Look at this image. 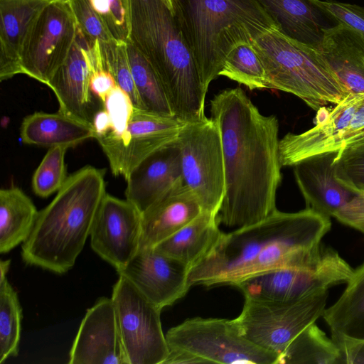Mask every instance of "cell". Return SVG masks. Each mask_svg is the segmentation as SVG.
<instances>
[{
    "instance_id": "obj_1",
    "label": "cell",
    "mask_w": 364,
    "mask_h": 364,
    "mask_svg": "<svg viewBox=\"0 0 364 364\" xmlns=\"http://www.w3.org/2000/svg\"><path fill=\"white\" fill-rule=\"evenodd\" d=\"M210 114L220 132L225 166L218 222L237 228L257 223L277 209L282 181L277 117L262 114L239 87L215 95Z\"/></svg>"
},
{
    "instance_id": "obj_2",
    "label": "cell",
    "mask_w": 364,
    "mask_h": 364,
    "mask_svg": "<svg viewBox=\"0 0 364 364\" xmlns=\"http://www.w3.org/2000/svg\"><path fill=\"white\" fill-rule=\"evenodd\" d=\"M331 222L311 208L276 209L251 225L222 232L211 250L190 268V286L234 285L252 275L302 262L321 243Z\"/></svg>"
},
{
    "instance_id": "obj_3",
    "label": "cell",
    "mask_w": 364,
    "mask_h": 364,
    "mask_svg": "<svg viewBox=\"0 0 364 364\" xmlns=\"http://www.w3.org/2000/svg\"><path fill=\"white\" fill-rule=\"evenodd\" d=\"M104 175L87 166L67 177L22 245L25 263L59 274L74 266L107 193Z\"/></svg>"
},
{
    "instance_id": "obj_4",
    "label": "cell",
    "mask_w": 364,
    "mask_h": 364,
    "mask_svg": "<svg viewBox=\"0 0 364 364\" xmlns=\"http://www.w3.org/2000/svg\"><path fill=\"white\" fill-rule=\"evenodd\" d=\"M129 41L156 72L173 115L185 122L204 117L207 90L178 22L163 0H131Z\"/></svg>"
},
{
    "instance_id": "obj_5",
    "label": "cell",
    "mask_w": 364,
    "mask_h": 364,
    "mask_svg": "<svg viewBox=\"0 0 364 364\" xmlns=\"http://www.w3.org/2000/svg\"><path fill=\"white\" fill-rule=\"evenodd\" d=\"M173 14L207 91L232 46L277 28L256 0H175Z\"/></svg>"
},
{
    "instance_id": "obj_6",
    "label": "cell",
    "mask_w": 364,
    "mask_h": 364,
    "mask_svg": "<svg viewBox=\"0 0 364 364\" xmlns=\"http://www.w3.org/2000/svg\"><path fill=\"white\" fill-rule=\"evenodd\" d=\"M266 71L268 88L292 94L317 111L336 105L349 92L317 50L274 28L252 41Z\"/></svg>"
},
{
    "instance_id": "obj_7",
    "label": "cell",
    "mask_w": 364,
    "mask_h": 364,
    "mask_svg": "<svg viewBox=\"0 0 364 364\" xmlns=\"http://www.w3.org/2000/svg\"><path fill=\"white\" fill-rule=\"evenodd\" d=\"M282 166H293L305 159L334 154V163L364 151V92L348 93L323 121L299 133H288L279 140Z\"/></svg>"
},
{
    "instance_id": "obj_8",
    "label": "cell",
    "mask_w": 364,
    "mask_h": 364,
    "mask_svg": "<svg viewBox=\"0 0 364 364\" xmlns=\"http://www.w3.org/2000/svg\"><path fill=\"white\" fill-rule=\"evenodd\" d=\"M165 336L168 349L187 351L205 363L276 364L279 357L250 341L235 318H189Z\"/></svg>"
},
{
    "instance_id": "obj_9",
    "label": "cell",
    "mask_w": 364,
    "mask_h": 364,
    "mask_svg": "<svg viewBox=\"0 0 364 364\" xmlns=\"http://www.w3.org/2000/svg\"><path fill=\"white\" fill-rule=\"evenodd\" d=\"M178 144L184 183L203 211L218 215L225 194V166L221 134L217 123L205 116L185 122Z\"/></svg>"
},
{
    "instance_id": "obj_10",
    "label": "cell",
    "mask_w": 364,
    "mask_h": 364,
    "mask_svg": "<svg viewBox=\"0 0 364 364\" xmlns=\"http://www.w3.org/2000/svg\"><path fill=\"white\" fill-rule=\"evenodd\" d=\"M327 298L328 291L285 301L245 299L235 320L250 341L279 355L300 332L322 316Z\"/></svg>"
},
{
    "instance_id": "obj_11",
    "label": "cell",
    "mask_w": 364,
    "mask_h": 364,
    "mask_svg": "<svg viewBox=\"0 0 364 364\" xmlns=\"http://www.w3.org/2000/svg\"><path fill=\"white\" fill-rule=\"evenodd\" d=\"M111 298L129 364H163L169 349L161 310L123 276L114 285Z\"/></svg>"
},
{
    "instance_id": "obj_12",
    "label": "cell",
    "mask_w": 364,
    "mask_h": 364,
    "mask_svg": "<svg viewBox=\"0 0 364 364\" xmlns=\"http://www.w3.org/2000/svg\"><path fill=\"white\" fill-rule=\"evenodd\" d=\"M185 122L172 115H162L134 108L125 129L120 133L97 135L114 176L125 179L144 159L177 140Z\"/></svg>"
},
{
    "instance_id": "obj_13",
    "label": "cell",
    "mask_w": 364,
    "mask_h": 364,
    "mask_svg": "<svg viewBox=\"0 0 364 364\" xmlns=\"http://www.w3.org/2000/svg\"><path fill=\"white\" fill-rule=\"evenodd\" d=\"M77 23L69 0L46 7L21 51L22 74L46 85L66 60L75 41Z\"/></svg>"
},
{
    "instance_id": "obj_14",
    "label": "cell",
    "mask_w": 364,
    "mask_h": 364,
    "mask_svg": "<svg viewBox=\"0 0 364 364\" xmlns=\"http://www.w3.org/2000/svg\"><path fill=\"white\" fill-rule=\"evenodd\" d=\"M141 237V213L127 199L106 193L90 233L94 252L118 271L137 253Z\"/></svg>"
},
{
    "instance_id": "obj_15",
    "label": "cell",
    "mask_w": 364,
    "mask_h": 364,
    "mask_svg": "<svg viewBox=\"0 0 364 364\" xmlns=\"http://www.w3.org/2000/svg\"><path fill=\"white\" fill-rule=\"evenodd\" d=\"M100 66L99 43L91 42L77 26L75 41L66 60L47 85L58 100V112L92 123L95 113L90 79Z\"/></svg>"
},
{
    "instance_id": "obj_16",
    "label": "cell",
    "mask_w": 364,
    "mask_h": 364,
    "mask_svg": "<svg viewBox=\"0 0 364 364\" xmlns=\"http://www.w3.org/2000/svg\"><path fill=\"white\" fill-rule=\"evenodd\" d=\"M190 268L154 247L139 248L122 269L117 271L130 281L154 305L162 310L183 297L191 287Z\"/></svg>"
},
{
    "instance_id": "obj_17",
    "label": "cell",
    "mask_w": 364,
    "mask_h": 364,
    "mask_svg": "<svg viewBox=\"0 0 364 364\" xmlns=\"http://www.w3.org/2000/svg\"><path fill=\"white\" fill-rule=\"evenodd\" d=\"M70 364H129L112 298L87 310L70 351Z\"/></svg>"
},
{
    "instance_id": "obj_18",
    "label": "cell",
    "mask_w": 364,
    "mask_h": 364,
    "mask_svg": "<svg viewBox=\"0 0 364 364\" xmlns=\"http://www.w3.org/2000/svg\"><path fill=\"white\" fill-rule=\"evenodd\" d=\"M126 181V199L144 213L183 181L177 140L148 156L132 171Z\"/></svg>"
},
{
    "instance_id": "obj_19",
    "label": "cell",
    "mask_w": 364,
    "mask_h": 364,
    "mask_svg": "<svg viewBox=\"0 0 364 364\" xmlns=\"http://www.w3.org/2000/svg\"><path fill=\"white\" fill-rule=\"evenodd\" d=\"M323 284L320 267L312 263L267 270L236 282L245 298L264 301H285L316 294Z\"/></svg>"
},
{
    "instance_id": "obj_20",
    "label": "cell",
    "mask_w": 364,
    "mask_h": 364,
    "mask_svg": "<svg viewBox=\"0 0 364 364\" xmlns=\"http://www.w3.org/2000/svg\"><path fill=\"white\" fill-rule=\"evenodd\" d=\"M334 156V154L317 156L292 166L306 208L329 218L355 195L339 180Z\"/></svg>"
},
{
    "instance_id": "obj_21",
    "label": "cell",
    "mask_w": 364,
    "mask_h": 364,
    "mask_svg": "<svg viewBox=\"0 0 364 364\" xmlns=\"http://www.w3.org/2000/svg\"><path fill=\"white\" fill-rule=\"evenodd\" d=\"M202 211L193 191L184 181L178 183L141 213L140 248L154 247Z\"/></svg>"
},
{
    "instance_id": "obj_22",
    "label": "cell",
    "mask_w": 364,
    "mask_h": 364,
    "mask_svg": "<svg viewBox=\"0 0 364 364\" xmlns=\"http://www.w3.org/2000/svg\"><path fill=\"white\" fill-rule=\"evenodd\" d=\"M58 0H0V80L22 74L23 45L39 15Z\"/></svg>"
},
{
    "instance_id": "obj_23",
    "label": "cell",
    "mask_w": 364,
    "mask_h": 364,
    "mask_svg": "<svg viewBox=\"0 0 364 364\" xmlns=\"http://www.w3.org/2000/svg\"><path fill=\"white\" fill-rule=\"evenodd\" d=\"M316 50L349 93L364 92V38L361 36L337 23L323 29Z\"/></svg>"
},
{
    "instance_id": "obj_24",
    "label": "cell",
    "mask_w": 364,
    "mask_h": 364,
    "mask_svg": "<svg viewBox=\"0 0 364 364\" xmlns=\"http://www.w3.org/2000/svg\"><path fill=\"white\" fill-rule=\"evenodd\" d=\"M23 143L43 147L67 149L94 138L92 124L62 114L36 112L26 116L21 126Z\"/></svg>"
},
{
    "instance_id": "obj_25",
    "label": "cell",
    "mask_w": 364,
    "mask_h": 364,
    "mask_svg": "<svg viewBox=\"0 0 364 364\" xmlns=\"http://www.w3.org/2000/svg\"><path fill=\"white\" fill-rule=\"evenodd\" d=\"M284 36L316 49L323 31L325 13L314 0H256Z\"/></svg>"
},
{
    "instance_id": "obj_26",
    "label": "cell",
    "mask_w": 364,
    "mask_h": 364,
    "mask_svg": "<svg viewBox=\"0 0 364 364\" xmlns=\"http://www.w3.org/2000/svg\"><path fill=\"white\" fill-rule=\"evenodd\" d=\"M218 225V215L202 211L154 248L191 268L205 256L219 240L223 232Z\"/></svg>"
},
{
    "instance_id": "obj_27",
    "label": "cell",
    "mask_w": 364,
    "mask_h": 364,
    "mask_svg": "<svg viewBox=\"0 0 364 364\" xmlns=\"http://www.w3.org/2000/svg\"><path fill=\"white\" fill-rule=\"evenodd\" d=\"M322 317L331 337L364 339V262L354 269L343 292Z\"/></svg>"
},
{
    "instance_id": "obj_28",
    "label": "cell",
    "mask_w": 364,
    "mask_h": 364,
    "mask_svg": "<svg viewBox=\"0 0 364 364\" xmlns=\"http://www.w3.org/2000/svg\"><path fill=\"white\" fill-rule=\"evenodd\" d=\"M38 211L17 187L0 191V253L10 252L30 236Z\"/></svg>"
},
{
    "instance_id": "obj_29",
    "label": "cell",
    "mask_w": 364,
    "mask_h": 364,
    "mask_svg": "<svg viewBox=\"0 0 364 364\" xmlns=\"http://www.w3.org/2000/svg\"><path fill=\"white\" fill-rule=\"evenodd\" d=\"M341 363L335 341L315 323L300 332L279 355L276 364Z\"/></svg>"
},
{
    "instance_id": "obj_30",
    "label": "cell",
    "mask_w": 364,
    "mask_h": 364,
    "mask_svg": "<svg viewBox=\"0 0 364 364\" xmlns=\"http://www.w3.org/2000/svg\"><path fill=\"white\" fill-rule=\"evenodd\" d=\"M127 48L134 83L143 109L173 116L163 85L151 63L129 41Z\"/></svg>"
},
{
    "instance_id": "obj_31",
    "label": "cell",
    "mask_w": 364,
    "mask_h": 364,
    "mask_svg": "<svg viewBox=\"0 0 364 364\" xmlns=\"http://www.w3.org/2000/svg\"><path fill=\"white\" fill-rule=\"evenodd\" d=\"M219 76H225L250 90L268 88L263 63L250 41L240 42L230 48Z\"/></svg>"
},
{
    "instance_id": "obj_32",
    "label": "cell",
    "mask_w": 364,
    "mask_h": 364,
    "mask_svg": "<svg viewBox=\"0 0 364 364\" xmlns=\"http://www.w3.org/2000/svg\"><path fill=\"white\" fill-rule=\"evenodd\" d=\"M22 309L6 277L0 279V363L18 353Z\"/></svg>"
},
{
    "instance_id": "obj_33",
    "label": "cell",
    "mask_w": 364,
    "mask_h": 364,
    "mask_svg": "<svg viewBox=\"0 0 364 364\" xmlns=\"http://www.w3.org/2000/svg\"><path fill=\"white\" fill-rule=\"evenodd\" d=\"M127 43H100L102 65L117 85L128 94L134 106L143 109L131 72Z\"/></svg>"
},
{
    "instance_id": "obj_34",
    "label": "cell",
    "mask_w": 364,
    "mask_h": 364,
    "mask_svg": "<svg viewBox=\"0 0 364 364\" xmlns=\"http://www.w3.org/2000/svg\"><path fill=\"white\" fill-rule=\"evenodd\" d=\"M67 149L63 146L52 147L44 156L32 178V188L38 196L47 198L63 186L67 178L65 164Z\"/></svg>"
},
{
    "instance_id": "obj_35",
    "label": "cell",
    "mask_w": 364,
    "mask_h": 364,
    "mask_svg": "<svg viewBox=\"0 0 364 364\" xmlns=\"http://www.w3.org/2000/svg\"><path fill=\"white\" fill-rule=\"evenodd\" d=\"M100 16L112 37L118 43H127L130 32L131 0H87Z\"/></svg>"
},
{
    "instance_id": "obj_36",
    "label": "cell",
    "mask_w": 364,
    "mask_h": 364,
    "mask_svg": "<svg viewBox=\"0 0 364 364\" xmlns=\"http://www.w3.org/2000/svg\"><path fill=\"white\" fill-rule=\"evenodd\" d=\"M69 1L78 27L91 42H95V40L101 43L117 42L87 0Z\"/></svg>"
},
{
    "instance_id": "obj_37",
    "label": "cell",
    "mask_w": 364,
    "mask_h": 364,
    "mask_svg": "<svg viewBox=\"0 0 364 364\" xmlns=\"http://www.w3.org/2000/svg\"><path fill=\"white\" fill-rule=\"evenodd\" d=\"M102 107L109 119L106 132L120 133L127 127L135 107L128 94L117 85L106 97Z\"/></svg>"
},
{
    "instance_id": "obj_38",
    "label": "cell",
    "mask_w": 364,
    "mask_h": 364,
    "mask_svg": "<svg viewBox=\"0 0 364 364\" xmlns=\"http://www.w3.org/2000/svg\"><path fill=\"white\" fill-rule=\"evenodd\" d=\"M314 3L338 23L354 31L364 38V8L336 1L314 0Z\"/></svg>"
},
{
    "instance_id": "obj_39",
    "label": "cell",
    "mask_w": 364,
    "mask_h": 364,
    "mask_svg": "<svg viewBox=\"0 0 364 364\" xmlns=\"http://www.w3.org/2000/svg\"><path fill=\"white\" fill-rule=\"evenodd\" d=\"M335 164L343 183L355 193L364 188V151L344 156Z\"/></svg>"
},
{
    "instance_id": "obj_40",
    "label": "cell",
    "mask_w": 364,
    "mask_h": 364,
    "mask_svg": "<svg viewBox=\"0 0 364 364\" xmlns=\"http://www.w3.org/2000/svg\"><path fill=\"white\" fill-rule=\"evenodd\" d=\"M333 218L364 235V188L357 191L354 197Z\"/></svg>"
},
{
    "instance_id": "obj_41",
    "label": "cell",
    "mask_w": 364,
    "mask_h": 364,
    "mask_svg": "<svg viewBox=\"0 0 364 364\" xmlns=\"http://www.w3.org/2000/svg\"><path fill=\"white\" fill-rule=\"evenodd\" d=\"M331 338L339 348L341 363L364 364V339L346 336H333Z\"/></svg>"
},
{
    "instance_id": "obj_42",
    "label": "cell",
    "mask_w": 364,
    "mask_h": 364,
    "mask_svg": "<svg viewBox=\"0 0 364 364\" xmlns=\"http://www.w3.org/2000/svg\"><path fill=\"white\" fill-rule=\"evenodd\" d=\"M112 75L104 69L94 71L90 79V90L101 105L107 95L117 86Z\"/></svg>"
},
{
    "instance_id": "obj_43",
    "label": "cell",
    "mask_w": 364,
    "mask_h": 364,
    "mask_svg": "<svg viewBox=\"0 0 364 364\" xmlns=\"http://www.w3.org/2000/svg\"><path fill=\"white\" fill-rule=\"evenodd\" d=\"M205 363L198 357L185 350L169 349L168 355L163 364Z\"/></svg>"
},
{
    "instance_id": "obj_44",
    "label": "cell",
    "mask_w": 364,
    "mask_h": 364,
    "mask_svg": "<svg viewBox=\"0 0 364 364\" xmlns=\"http://www.w3.org/2000/svg\"><path fill=\"white\" fill-rule=\"evenodd\" d=\"M11 260H1L0 261V279L6 277V274L9 269Z\"/></svg>"
},
{
    "instance_id": "obj_45",
    "label": "cell",
    "mask_w": 364,
    "mask_h": 364,
    "mask_svg": "<svg viewBox=\"0 0 364 364\" xmlns=\"http://www.w3.org/2000/svg\"><path fill=\"white\" fill-rule=\"evenodd\" d=\"M166 4L168 6L171 11L173 13L174 11V3L175 0H163Z\"/></svg>"
}]
</instances>
